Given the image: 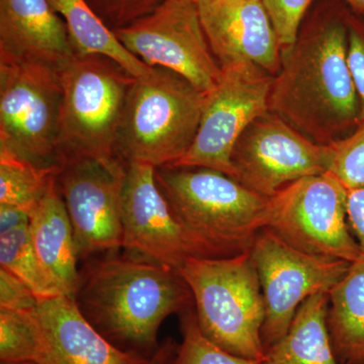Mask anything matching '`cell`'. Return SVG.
I'll return each mask as SVG.
<instances>
[{"mask_svg": "<svg viewBox=\"0 0 364 364\" xmlns=\"http://www.w3.org/2000/svg\"><path fill=\"white\" fill-rule=\"evenodd\" d=\"M112 31L150 13L162 0H85Z\"/></svg>", "mask_w": 364, "mask_h": 364, "instance_id": "cell-28", "label": "cell"}, {"mask_svg": "<svg viewBox=\"0 0 364 364\" xmlns=\"http://www.w3.org/2000/svg\"><path fill=\"white\" fill-rule=\"evenodd\" d=\"M60 166L90 159L124 174L126 165L117 155V133L135 76L102 55H74L60 67Z\"/></svg>", "mask_w": 364, "mask_h": 364, "instance_id": "cell-3", "label": "cell"}, {"mask_svg": "<svg viewBox=\"0 0 364 364\" xmlns=\"http://www.w3.org/2000/svg\"><path fill=\"white\" fill-rule=\"evenodd\" d=\"M348 63L360 105V122L364 121V14L347 6Z\"/></svg>", "mask_w": 364, "mask_h": 364, "instance_id": "cell-29", "label": "cell"}, {"mask_svg": "<svg viewBox=\"0 0 364 364\" xmlns=\"http://www.w3.org/2000/svg\"><path fill=\"white\" fill-rule=\"evenodd\" d=\"M181 316L182 342L172 364H262L224 350L203 336L195 309H189Z\"/></svg>", "mask_w": 364, "mask_h": 364, "instance_id": "cell-25", "label": "cell"}, {"mask_svg": "<svg viewBox=\"0 0 364 364\" xmlns=\"http://www.w3.org/2000/svg\"><path fill=\"white\" fill-rule=\"evenodd\" d=\"M219 83L205 93L195 141L171 166L203 167L234 177L231 156L246 129L269 111L273 76L252 62L223 67Z\"/></svg>", "mask_w": 364, "mask_h": 364, "instance_id": "cell-10", "label": "cell"}, {"mask_svg": "<svg viewBox=\"0 0 364 364\" xmlns=\"http://www.w3.org/2000/svg\"><path fill=\"white\" fill-rule=\"evenodd\" d=\"M74 55L65 23L49 0H0V58L61 67Z\"/></svg>", "mask_w": 364, "mask_h": 364, "instance_id": "cell-17", "label": "cell"}, {"mask_svg": "<svg viewBox=\"0 0 364 364\" xmlns=\"http://www.w3.org/2000/svg\"><path fill=\"white\" fill-rule=\"evenodd\" d=\"M345 6L356 13L364 14V0H340Z\"/></svg>", "mask_w": 364, "mask_h": 364, "instance_id": "cell-34", "label": "cell"}, {"mask_svg": "<svg viewBox=\"0 0 364 364\" xmlns=\"http://www.w3.org/2000/svg\"><path fill=\"white\" fill-rule=\"evenodd\" d=\"M0 268L21 279L39 301L61 294L41 267L28 225L0 233Z\"/></svg>", "mask_w": 364, "mask_h": 364, "instance_id": "cell-23", "label": "cell"}, {"mask_svg": "<svg viewBox=\"0 0 364 364\" xmlns=\"http://www.w3.org/2000/svg\"><path fill=\"white\" fill-rule=\"evenodd\" d=\"M265 306V350L286 335L299 306L310 296L329 293L350 262L301 250L272 230H261L250 249Z\"/></svg>", "mask_w": 364, "mask_h": 364, "instance_id": "cell-9", "label": "cell"}, {"mask_svg": "<svg viewBox=\"0 0 364 364\" xmlns=\"http://www.w3.org/2000/svg\"><path fill=\"white\" fill-rule=\"evenodd\" d=\"M36 311L0 309V360L46 363L44 337Z\"/></svg>", "mask_w": 364, "mask_h": 364, "instance_id": "cell-24", "label": "cell"}, {"mask_svg": "<svg viewBox=\"0 0 364 364\" xmlns=\"http://www.w3.org/2000/svg\"><path fill=\"white\" fill-rule=\"evenodd\" d=\"M62 83L60 67L0 58V146L44 168L57 157Z\"/></svg>", "mask_w": 364, "mask_h": 364, "instance_id": "cell-7", "label": "cell"}, {"mask_svg": "<svg viewBox=\"0 0 364 364\" xmlns=\"http://www.w3.org/2000/svg\"><path fill=\"white\" fill-rule=\"evenodd\" d=\"M178 345L172 340H166L159 345L156 351L150 356L145 364H172L176 358Z\"/></svg>", "mask_w": 364, "mask_h": 364, "instance_id": "cell-33", "label": "cell"}, {"mask_svg": "<svg viewBox=\"0 0 364 364\" xmlns=\"http://www.w3.org/2000/svg\"><path fill=\"white\" fill-rule=\"evenodd\" d=\"M124 176L95 160L62 165L56 186L70 220L78 260L123 248Z\"/></svg>", "mask_w": 364, "mask_h": 364, "instance_id": "cell-14", "label": "cell"}, {"mask_svg": "<svg viewBox=\"0 0 364 364\" xmlns=\"http://www.w3.org/2000/svg\"><path fill=\"white\" fill-rule=\"evenodd\" d=\"M205 100V93L168 69L153 67L136 77L117 133L121 161L158 168L181 160L195 141Z\"/></svg>", "mask_w": 364, "mask_h": 364, "instance_id": "cell-5", "label": "cell"}, {"mask_svg": "<svg viewBox=\"0 0 364 364\" xmlns=\"http://www.w3.org/2000/svg\"><path fill=\"white\" fill-rule=\"evenodd\" d=\"M332 145H321L272 111L257 117L235 145L234 177L251 191L272 198L284 186L329 171Z\"/></svg>", "mask_w": 364, "mask_h": 364, "instance_id": "cell-12", "label": "cell"}, {"mask_svg": "<svg viewBox=\"0 0 364 364\" xmlns=\"http://www.w3.org/2000/svg\"><path fill=\"white\" fill-rule=\"evenodd\" d=\"M329 172L347 189L364 188V121L350 135L332 144Z\"/></svg>", "mask_w": 364, "mask_h": 364, "instance_id": "cell-26", "label": "cell"}, {"mask_svg": "<svg viewBox=\"0 0 364 364\" xmlns=\"http://www.w3.org/2000/svg\"><path fill=\"white\" fill-rule=\"evenodd\" d=\"M112 32L144 63L176 72L203 93L222 77L191 0H162L150 13Z\"/></svg>", "mask_w": 364, "mask_h": 364, "instance_id": "cell-11", "label": "cell"}, {"mask_svg": "<svg viewBox=\"0 0 364 364\" xmlns=\"http://www.w3.org/2000/svg\"><path fill=\"white\" fill-rule=\"evenodd\" d=\"M347 220L351 233L364 255V188L349 189Z\"/></svg>", "mask_w": 364, "mask_h": 364, "instance_id": "cell-31", "label": "cell"}, {"mask_svg": "<svg viewBox=\"0 0 364 364\" xmlns=\"http://www.w3.org/2000/svg\"><path fill=\"white\" fill-rule=\"evenodd\" d=\"M155 169L143 163L126 165L123 248L177 270L191 257H217L177 219L158 188Z\"/></svg>", "mask_w": 364, "mask_h": 364, "instance_id": "cell-13", "label": "cell"}, {"mask_svg": "<svg viewBox=\"0 0 364 364\" xmlns=\"http://www.w3.org/2000/svg\"><path fill=\"white\" fill-rule=\"evenodd\" d=\"M63 18L76 55H102L123 66L135 77H142L153 67L132 54L85 0H49Z\"/></svg>", "mask_w": 364, "mask_h": 364, "instance_id": "cell-21", "label": "cell"}, {"mask_svg": "<svg viewBox=\"0 0 364 364\" xmlns=\"http://www.w3.org/2000/svg\"><path fill=\"white\" fill-rule=\"evenodd\" d=\"M60 169L38 166L0 146V207L32 213L56 181Z\"/></svg>", "mask_w": 364, "mask_h": 364, "instance_id": "cell-22", "label": "cell"}, {"mask_svg": "<svg viewBox=\"0 0 364 364\" xmlns=\"http://www.w3.org/2000/svg\"><path fill=\"white\" fill-rule=\"evenodd\" d=\"M74 301L105 338L143 356L159 347L165 318L193 308L191 289L176 268L117 251L85 261Z\"/></svg>", "mask_w": 364, "mask_h": 364, "instance_id": "cell-2", "label": "cell"}, {"mask_svg": "<svg viewBox=\"0 0 364 364\" xmlns=\"http://www.w3.org/2000/svg\"><path fill=\"white\" fill-rule=\"evenodd\" d=\"M178 272L193 294L203 336L235 355L262 363L265 306L250 251L191 257Z\"/></svg>", "mask_w": 364, "mask_h": 364, "instance_id": "cell-6", "label": "cell"}, {"mask_svg": "<svg viewBox=\"0 0 364 364\" xmlns=\"http://www.w3.org/2000/svg\"><path fill=\"white\" fill-rule=\"evenodd\" d=\"M28 232L48 279L60 294L74 299L79 282L78 257L70 220L56 181L31 213Z\"/></svg>", "mask_w": 364, "mask_h": 364, "instance_id": "cell-18", "label": "cell"}, {"mask_svg": "<svg viewBox=\"0 0 364 364\" xmlns=\"http://www.w3.org/2000/svg\"><path fill=\"white\" fill-rule=\"evenodd\" d=\"M31 212L18 208L0 207V233L30 225Z\"/></svg>", "mask_w": 364, "mask_h": 364, "instance_id": "cell-32", "label": "cell"}, {"mask_svg": "<svg viewBox=\"0 0 364 364\" xmlns=\"http://www.w3.org/2000/svg\"><path fill=\"white\" fill-rule=\"evenodd\" d=\"M359 364H364V363H359Z\"/></svg>", "mask_w": 364, "mask_h": 364, "instance_id": "cell-36", "label": "cell"}, {"mask_svg": "<svg viewBox=\"0 0 364 364\" xmlns=\"http://www.w3.org/2000/svg\"><path fill=\"white\" fill-rule=\"evenodd\" d=\"M327 323L341 364L364 363V255L328 293Z\"/></svg>", "mask_w": 364, "mask_h": 364, "instance_id": "cell-20", "label": "cell"}, {"mask_svg": "<svg viewBox=\"0 0 364 364\" xmlns=\"http://www.w3.org/2000/svg\"><path fill=\"white\" fill-rule=\"evenodd\" d=\"M347 6L316 0L273 76L269 111L314 142L332 145L360 123L348 63Z\"/></svg>", "mask_w": 364, "mask_h": 364, "instance_id": "cell-1", "label": "cell"}, {"mask_svg": "<svg viewBox=\"0 0 364 364\" xmlns=\"http://www.w3.org/2000/svg\"><path fill=\"white\" fill-rule=\"evenodd\" d=\"M347 198L331 172L304 177L269 198L267 228L305 252L354 262L363 254L349 228Z\"/></svg>", "mask_w": 364, "mask_h": 364, "instance_id": "cell-8", "label": "cell"}, {"mask_svg": "<svg viewBox=\"0 0 364 364\" xmlns=\"http://www.w3.org/2000/svg\"><path fill=\"white\" fill-rule=\"evenodd\" d=\"M39 299L30 287L11 272L0 268V309L13 311H36Z\"/></svg>", "mask_w": 364, "mask_h": 364, "instance_id": "cell-30", "label": "cell"}, {"mask_svg": "<svg viewBox=\"0 0 364 364\" xmlns=\"http://www.w3.org/2000/svg\"><path fill=\"white\" fill-rule=\"evenodd\" d=\"M36 314L44 337L45 364H145L149 359L112 344L69 296L42 299Z\"/></svg>", "mask_w": 364, "mask_h": 364, "instance_id": "cell-16", "label": "cell"}, {"mask_svg": "<svg viewBox=\"0 0 364 364\" xmlns=\"http://www.w3.org/2000/svg\"><path fill=\"white\" fill-rule=\"evenodd\" d=\"M279 37L282 53L287 51L298 36L301 23L316 0H261Z\"/></svg>", "mask_w": 364, "mask_h": 364, "instance_id": "cell-27", "label": "cell"}, {"mask_svg": "<svg viewBox=\"0 0 364 364\" xmlns=\"http://www.w3.org/2000/svg\"><path fill=\"white\" fill-rule=\"evenodd\" d=\"M191 1L196 2V0H191Z\"/></svg>", "mask_w": 364, "mask_h": 364, "instance_id": "cell-35", "label": "cell"}, {"mask_svg": "<svg viewBox=\"0 0 364 364\" xmlns=\"http://www.w3.org/2000/svg\"><path fill=\"white\" fill-rule=\"evenodd\" d=\"M155 181L177 219L217 257L249 250L267 228L269 198L221 171L166 165L155 169Z\"/></svg>", "mask_w": 364, "mask_h": 364, "instance_id": "cell-4", "label": "cell"}, {"mask_svg": "<svg viewBox=\"0 0 364 364\" xmlns=\"http://www.w3.org/2000/svg\"><path fill=\"white\" fill-rule=\"evenodd\" d=\"M196 4L221 68L249 61L272 76L279 73L282 47L261 0H196Z\"/></svg>", "mask_w": 364, "mask_h": 364, "instance_id": "cell-15", "label": "cell"}, {"mask_svg": "<svg viewBox=\"0 0 364 364\" xmlns=\"http://www.w3.org/2000/svg\"><path fill=\"white\" fill-rule=\"evenodd\" d=\"M327 293L306 299L286 335L265 350L262 364H341L328 329Z\"/></svg>", "mask_w": 364, "mask_h": 364, "instance_id": "cell-19", "label": "cell"}]
</instances>
